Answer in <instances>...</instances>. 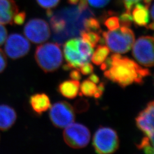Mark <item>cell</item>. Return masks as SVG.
Listing matches in <instances>:
<instances>
[{
    "label": "cell",
    "mask_w": 154,
    "mask_h": 154,
    "mask_svg": "<svg viewBox=\"0 0 154 154\" xmlns=\"http://www.w3.org/2000/svg\"><path fill=\"white\" fill-rule=\"evenodd\" d=\"M109 58L110 65L104 72V76L122 88L133 83L142 85L144 78L151 75L148 69L143 68L134 60L120 54H113Z\"/></svg>",
    "instance_id": "1"
},
{
    "label": "cell",
    "mask_w": 154,
    "mask_h": 154,
    "mask_svg": "<svg viewBox=\"0 0 154 154\" xmlns=\"http://www.w3.org/2000/svg\"><path fill=\"white\" fill-rule=\"evenodd\" d=\"M35 60L45 72H52L58 70L63 62L60 46L54 43H47L38 46L35 50Z\"/></svg>",
    "instance_id": "2"
},
{
    "label": "cell",
    "mask_w": 154,
    "mask_h": 154,
    "mask_svg": "<svg viewBox=\"0 0 154 154\" xmlns=\"http://www.w3.org/2000/svg\"><path fill=\"white\" fill-rule=\"evenodd\" d=\"M109 49L114 53L125 54L131 49L135 42V34L129 27L122 26L114 30L102 33Z\"/></svg>",
    "instance_id": "3"
},
{
    "label": "cell",
    "mask_w": 154,
    "mask_h": 154,
    "mask_svg": "<svg viewBox=\"0 0 154 154\" xmlns=\"http://www.w3.org/2000/svg\"><path fill=\"white\" fill-rule=\"evenodd\" d=\"M93 146L97 154H112L119 149V139L114 130L101 127L94 135Z\"/></svg>",
    "instance_id": "4"
},
{
    "label": "cell",
    "mask_w": 154,
    "mask_h": 154,
    "mask_svg": "<svg viewBox=\"0 0 154 154\" xmlns=\"http://www.w3.org/2000/svg\"><path fill=\"white\" fill-rule=\"evenodd\" d=\"M63 137L65 142L70 147L82 149L88 145L91 134L88 128L79 123H72L66 127Z\"/></svg>",
    "instance_id": "5"
},
{
    "label": "cell",
    "mask_w": 154,
    "mask_h": 154,
    "mask_svg": "<svg viewBox=\"0 0 154 154\" xmlns=\"http://www.w3.org/2000/svg\"><path fill=\"white\" fill-rule=\"evenodd\" d=\"M133 45L132 55L138 63L147 67L154 66V37L142 36Z\"/></svg>",
    "instance_id": "6"
},
{
    "label": "cell",
    "mask_w": 154,
    "mask_h": 154,
    "mask_svg": "<svg viewBox=\"0 0 154 154\" xmlns=\"http://www.w3.org/2000/svg\"><path fill=\"white\" fill-rule=\"evenodd\" d=\"M50 109V121L57 128H65L75 121L74 109L72 105L65 101L57 102Z\"/></svg>",
    "instance_id": "7"
},
{
    "label": "cell",
    "mask_w": 154,
    "mask_h": 154,
    "mask_svg": "<svg viewBox=\"0 0 154 154\" xmlns=\"http://www.w3.org/2000/svg\"><path fill=\"white\" fill-rule=\"evenodd\" d=\"M23 33L30 41L40 44L46 42L50 37L49 25L44 20L34 18L25 25Z\"/></svg>",
    "instance_id": "8"
},
{
    "label": "cell",
    "mask_w": 154,
    "mask_h": 154,
    "mask_svg": "<svg viewBox=\"0 0 154 154\" xmlns=\"http://www.w3.org/2000/svg\"><path fill=\"white\" fill-rule=\"evenodd\" d=\"M6 55L13 60H17L28 54L30 44L26 37L18 33L11 34L5 42Z\"/></svg>",
    "instance_id": "9"
},
{
    "label": "cell",
    "mask_w": 154,
    "mask_h": 154,
    "mask_svg": "<svg viewBox=\"0 0 154 154\" xmlns=\"http://www.w3.org/2000/svg\"><path fill=\"white\" fill-rule=\"evenodd\" d=\"M77 38L71 39L63 45V53L66 63L63 66L65 70L78 69L83 64L89 62L83 57L77 48Z\"/></svg>",
    "instance_id": "10"
},
{
    "label": "cell",
    "mask_w": 154,
    "mask_h": 154,
    "mask_svg": "<svg viewBox=\"0 0 154 154\" xmlns=\"http://www.w3.org/2000/svg\"><path fill=\"white\" fill-rule=\"evenodd\" d=\"M154 101L152 100L135 118L137 127L152 140H154Z\"/></svg>",
    "instance_id": "11"
},
{
    "label": "cell",
    "mask_w": 154,
    "mask_h": 154,
    "mask_svg": "<svg viewBox=\"0 0 154 154\" xmlns=\"http://www.w3.org/2000/svg\"><path fill=\"white\" fill-rule=\"evenodd\" d=\"M149 4L137 3L133 6L134 8L131 10L132 21L137 26L146 27L149 29L154 30V23H149L150 18L154 20V16L150 13V6Z\"/></svg>",
    "instance_id": "12"
},
{
    "label": "cell",
    "mask_w": 154,
    "mask_h": 154,
    "mask_svg": "<svg viewBox=\"0 0 154 154\" xmlns=\"http://www.w3.org/2000/svg\"><path fill=\"white\" fill-rule=\"evenodd\" d=\"M18 12L19 8L14 0H0V24H12Z\"/></svg>",
    "instance_id": "13"
},
{
    "label": "cell",
    "mask_w": 154,
    "mask_h": 154,
    "mask_svg": "<svg viewBox=\"0 0 154 154\" xmlns=\"http://www.w3.org/2000/svg\"><path fill=\"white\" fill-rule=\"evenodd\" d=\"M16 119V112L13 108L8 105H0V130H9Z\"/></svg>",
    "instance_id": "14"
},
{
    "label": "cell",
    "mask_w": 154,
    "mask_h": 154,
    "mask_svg": "<svg viewBox=\"0 0 154 154\" xmlns=\"http://www.w3.org/2000/svg\"><path fill=\"white\" fill-rule=\"evenodd\" d=\"M29 102L33 111L39 116L49 110L51 102L49 97L45 94H35L30 97Z\"/></svg>",
    "instance_id": "15"
},
{
    "label": "cell",
    "mask_w": 154,
    "mask_h": 154,
    "mask_svg": "<svg viewBox=\"0 0 154 154\" xmlns=\"http://www.w3.org/2000/svg\"><path fill=\"white\" fill-rule=\"evenodd\" d=\"M80 83L79 81L69 80L61 83L58 87L59 93L66 98H75L79 93Z\"/></svg>",
    "instance_id": "16"
},
{
    "label": "cell",
    "mask_w": 154,
    "mask_h": 154,
    "mask_svg": "<svg viewBox=\"0 0 154 154\" xmlns=\"http://www.w3.org/2000/svg\"><path fill=\"white\" fill-rule=\"evenodd\" d=\"M110 54V49L104 45H98L91 56V61L96 65H101Z\"/></svg>",
    "instance_id": "17"
},
{
    "label": "cell",
    "mask_w": 154,
    "mask_h": 154,
    "mask_svg": "<svg viewBox=\"0 0 154 154\" xmlns=\"http://www.w3.org/2000/svg\"><path fill=\"white\" fill-rule=\"evenodd\" d=\"M77 48L83 57L90 61L93 53V48L88 42L83 38H77Z\"/></svg>",
    "instance_id": "18"
},
{
    "label": "cell",
    "mask_w": 154,
    "mask_h": 154,
    "mask_svg": "<svg viewBox=\"0 0 154 154\" xmlns=\"http://www.w3.org/2000/svg\"><path fill=\"white\" fill-rule=\"evenodd\" d=\"M79 87L81 89L79 95L81 97L83 95L88 97H94L97 89V86L95 83L90 80L84 81Z\"/></svg>",
    "instance_id": "19"
},
{
    "label": "cell",
    "mask_w": 154,
    "mask_h": 154,
    "mask_svg": "<svg viewBox=\"0 0 154 154\" xmlns=\"http://www.w3.org/2000/svg\"><path fill=\"white\" fill-rule=\"evenodd\" d=\"M99 34L100 33L93 31H87L85 30H83L80 33L82 38L87 41L93 48L97 46L102 38Z\"/></svg>",
    "instance_id": "20"
},
{
    "label": "cell",
    "mask_w": 154,
    "mask_h": 154,
    "mask_svg": "<svg viewBox=\"0 0 154 154\" xmlns=\"http://www.w3.org/2000/svg\"><path fill=\"white\" fill-rule=\"evenodd\" d=\"M138 149L142 150L146 154H154V140L148 137H145L142 139L139 144H137Z\"/></svg>",
    "instance_id": "21"
},
{
    "label": "cell",
    "mask_w": 154,
    "mask_h": 154,
    "mask_svg": "<svg viewBox=\"0 0 154 154\" xmlns=\"http://www.w3.org/2000/svg\"><path fill=\"white\" fill-rule=\"evenodd\" d=\"M84 29L85 30L87 31H93L99 33L101 32L99 21L94 17V16L86 19L84 22Z\"/></svg>",
    "instance_id": "22"
},
{
    "label": "cell",
    "mask_w": 154,
    "mask_h": 154,
    "mask_svg": "<svg viewBox=\"0 0 154 154\" xmlns=\"http://www.w3.org/2000/svg\"><path fill=\"white\" fill-rule=\"evenodd\" d=\"M106 27L109 30H114L116 29L119 28L120 22L119 19L118 17L110 16L106 18L104 22Z\"/></svg>",
    "instance_id": "23"
},
{
    "label": "cell",
    "mask_w": 154,
    "mask_h": 154,
    "mask_svg": "<svg viewBox=\"0 0 154 154\" xmlns=\"http://www.w3.org/2000/svg\"><path fill=\"white\" fill-rule=\"evenodd\" d=\"M110 0H80L79 5L88 6V4L95 8H103L106 5Z\"/></svg>",
    "instance_id": "24"
},
{
    "label": "cell",
    "mask_w": 154,
    "mask_h": 154,
    "mask_svg": "<svg viewBox=\"0 0 154 154\" xmlns=\"http://www.w3.org/2000/svg\"><path fill=\"white\" fill-rule=\"evenodd\" d=\"M89 108L88 101L84 99H79L77 100L74 104V109L78 113L86 111Z\"/></svg>",
    "instance_id": "25"
},
{
    "label": "cell",
    "mask_w": 154,
    "mask_h": 154,
    "mask_svg": "<svg viewBox=\"0 0 154 154\" xmlns=\"http://www.w3.org/2000/svg\"><path fill=\"white\" fill-rule=\"evenodd\" d=\"M119 22L122 26L130 27L132 22V16L131 11H127L122 13L121 16L119 18Z\"/></svg>",
    "instance_id": "26"
},
{
    "label": "cell",
    "mask_w": 154,
    "mask_h": 154,
    "mask_svg": "<svg viewBox=\"0 0 154 154\" xmlns=\"http://www.w3.org/2000/svg\"><path fill=\"white\" fill-rule=\"evenodd\" d=\"M39 5L42 8L50 10L58 5L60 0H36Z\"/></svg>",
    "instance_id": "27"
},
{
    "label": "cell",
    "mask_w": 154,
    "mask_h": 154,
    "mask_svg": "<svg viewBox=\"0 0 154 154\" xmlns=\"http://www.w3.org/2000/svg\"><path fill=\"white\" fill-rule=\"evenodd\" d=\"M78 70H79V72H81V73L86 75L93 72L94 67L91 63L88 62L83 64L82 66H80L78 68Z\"/></svg>",
    "instance_id": "28"
},
{
    "label": "cell",
    "mask_w": 154,
    "mask_h": 154,
    "mask_svg": "<svg viewBox=\"0 0 154 154\" xmlns=\"http://www.w3.org/2000/svg\"><path fill=\"white\" fill-rule=\"evenodd\" d=\"M26 18V13L24 11L18 12L13 19V23L16 25H21L23 23Z\"/></svg>",
    "instance_id": "29"
},
{
    "label": "cell",
    "mask_w": 154,
    "mask_h": 154,
    "mask_svg": "<svg viewBox=\"0 0 154 154\" xmlns=\"http://www.w3.org/2000/svg\"><path fill=\"white\" fill-rule=\"evenodd\" d=\"M7 66L6 55L4 51L0 49V73L4 71Z\"/></svg>",
    "instance_id": "30"
},
{
    "label": "cell",
    "mask_w": 154,
    "mask_h": 154,
    "mask_svg": "<svg viewBox=\"0 0 154 154\" xmlns=\"http://www.w3.org/2000/svg\"><path fill=\"white\" fill-rule=\"evenodd\" d=\"M8 37V32L4 25L0 24V46L4 44Z\"/></svg>",
    "instance_id": "31"
},
{
    "label": "cell",
    "mask_w": 154,
    "mask_h": 154,
    "mask_svg": "<svg viewBox=\"0 0 154 154\" xmlns=\"http://www.w3.org/2000/svg\"><path fill=\"white\" fill-rule=\"evenodd\" d=\"M105 84L104 82H101L99 83L98 87H97V89L96 92L94 95V97L95 99H99L101 98L102 95L103 94L105 91Z\"/></svg>",
    "instance_id": "32"
},
{
    "label": "cell",
    "mask_w": 154,
    "mask_h": 154,
    "mask_svg": "<svg viewBox=\"0 0 154 154\" xmlns=\"http://www.w3.org/2000/svg\"><path fill=\"white\" fill-rule=\"evenodd\" d=\"M69 77L72 80H75V81H79L82 78L81 73L78 69L72 70L69 74Z\"/></svg>",
    "instance_id": "33"
},
{
    "label": "cell",
    "mask_w": 154,
    "mask_h": 154,
    "mask_svg": "<svg viewBox=\"0 0 154 154\" xmlns=\"http://www.w3.org/2000/svg\"><path fill=\"white\" fill-rule=\"evenodd\" d=\"M88 80L91 81L94 83H98L99 82V78L95 74H92L88 77Z\"/></svg>",
    "instance_id": "34"
},
{
    "label": "cell",
    "mask_w": 154,
    "mask_h": 154,
    "mask_svg": "<svg viewBox=\"0 0 154 154\" xmlns=\"http://www.w3.org/2000/svg\"><path fill=\"white\" fill-rule=\"evenodd\" d=\"M79 0H68V2L71 4H73V5H75L77 4L78 2H79Z\"/></svg>",
    "instance_id": "35"
}]
</instances>
